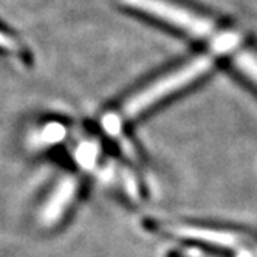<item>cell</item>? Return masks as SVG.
Returning <instances> with one entry per match:
<instances>
[{
  "instance_id": "6",
  "label": "cell",
  "mask_w": 257,
  "mask_h": 257,
  "mask_svg": "<svg viewBox=\"0 0 257 257\" xmlns=\"http://www.w3.org/2000/svg\"><path fill=\"white\" fill-rule=\"evenodd\" d=\"M237 44H238V38L231 33H223L220 36H215L212 39V47L217 51H229V50L235 48Z\"/></svg>"
},
{
  "instance_id": "1",
  "label": "cell",
  "mask_w": 257,
  "mask_h": 257,
  "mask_svg": "<svg viewBox=\"0 0 257 257\" xmlns=\"http://www.w3.org/2000/svg\"><path fill=\"white\" fill-rule=\"evenodd\" d=\"M212 65V59L209 56H200L194 61L188 62L177 70H174L169 75L160 78L158 81L152 82L149 87L140 90L131 99H127L122 105V116L125 119H132L143 113L146 108H149L152 104L158 102L164 96H168L174 91L183 88L189 82L200 78L203 73H206Z\"/></svg>"
},
{
  "instance_id": "3",
  "label": "cell",
  "mask_w": 257,
  "mask_h": 257,
  "mask_svg": "<svg viewBox=\"0 0 257 257\" xmlns=\"http://www.w3.org/2000/svg\"><path fill=\"white\" fill-rule=\"evenodd\" d=\"M0 51L17 56L25 64H31V61H33L28 48L17 39L13 33H10L4 27H0Z\"/></svg>"
},
{
  "instance_id": "2",
  "label": "cell",
  "mask_w": 257,
  "mask_h": 257,
  "mask_svg": "<svg viewBox=\"0 0 257 257\" xmlns=\"http://www.w3.org/2000/svg\"><path fill=\"white\" fill-rule=\"evenodd\" d=\"M121 2L141 13L151 14L160 21L168 22L189 34H194L197 38H215V28L212 22L175 4L166 2V0H121Z\"/></svg>"
},
{
  "instance_id": "5",
  "label": "cell",
  "mask_w": 257,
  "mask_h": 257,
  "mask_svg": "<svg viewBox=\"0 0 257 257\" xmlns=\"http://www.w3.org/2000/svg\"><path fill=\"white\" fill-rule=\"evenodd\" d=\"M235 65L240 68L246 76L257 82V56L248 51H242L235 56Z\"/></svg>"
},
{
  "instance_id": "4",
  "label": "cell",
  "mask_w": 257,
  "mask_h": 257,
  "mask_svg": "<svg viewBox=\"0 0 257 257\" xmlns=\"http://www.w3.org/2000/svg\"><path fill=\"white\" fill-rule=\"evenodd\" d=\"M64 135H65V125L53 121L50 124H45L39 131V141H41V144L58 143L64 138Z\"/></svg>"
}]
</instances>
